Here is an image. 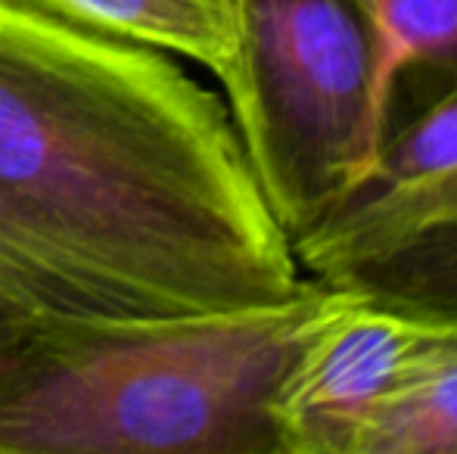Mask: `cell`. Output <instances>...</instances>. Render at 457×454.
Masks as SVG:
<instances>
[{
    "label": "cell",
    "mask_w": 457,
    "mask_h": 454,
    "mask_svg": "<svg viewBox=\"0 0 457 454\" xmlns=\"http://www.w3.org/2000/svg\"><path fill=\"white\" fill-rule=\"evenodd\" d=\"M0 202L128 318L305 286L230 112L156 47L0 0Z\"/></svg>",
    "instance_id": "cell-1"
},
{
    "label": "cell",
    "mask_w": 457,
    "mask_h": 454,
    "mask_svg": "<svg viewBox=\"0 0 457 454\" xmlns=\"http://www.w3.org/2000/svg\"><path fill=\"white\" fill-rule=\"evenodd\" d=\"M337 290L178 318L41 315L0 367V454H283L280 405Z\"/></svg>",
    "instance_id": "cell-2"
},
{
    "label": "cell",
    "mask_w": 457,
    "mask_h": 454,
    "mask_svg": "<svg viewBox=\"0 0 457 454\" xmlns=\"http://www.w3.org/2000/svg\"><path fill=\"white\" fill-rule=\"evenodd\" d=\"M230 121L289 246L361 190L383 137L392 44L367 0H230Z\"/></svg>",
    "instance_id": "cell-3"
},
{
    "label": "cell",
    "mask_w": 457,
    "mask_h": 454,
    "mask_svg": "<svg viewBox=\"0 0 457 454\" xmlns=\"http://www.w3.org/2000/svg\"><path fill=\"white\" fill-rule=\"evenodd\" d=\"M436 334L337 290L283 392V454H352L358 430L408 383Z\"/></svg>",
    "instance_id": "cell-4"
},
{
    "label": "cell",
    "mask_w": 457,
    "mask_h": 454,
    "mask_svg": "<svg viewBox=\"0 0 457 454\" xmlns=\"http://www.w3.org/2000/svg\"><path fill=\"white\" fill-rule=\"evenodd\" d=\"M314 280L423 327L457 330V206L392 227L299 243Z\"/></svg>",
    "instance_id": "cell-5"
},
{
    "label": "cell",
    "mask_w": 457,
    "mask_h": 454,
    "mask_svg": "<svg viewBox=\"0 0 457 454\" xmlns=\"http://www.w3.org/2000/svg\"><path fill=\"white\" fill-rule=\"evenodd\" d=\"M100 35L146 44L205 66L218 81L234 66L230 0H22Z\"/></svg>",
    "instance_id": "cell-6"
},
{
    "label": "cell",
    "mask_w": 457,
    "mask_h": 454,
    "mask_svg": "<svg viewBox=\"0 0 457 454\" xmlns=\"http://www.w3.org/2000/svg\"><path fill=\"white\" fill-rule=\"evenodd\" d=\"M352 454H457V330H439L402 389L358 430Z\"/></svg>",
    "instance_id": "cell-7"
},
{
    "label": "cell",
    "mask_w": 457,
    "mask_h": 454,
    "mask_svg": "<svg viewBox=\"0 0 457 454\" xmlns=\"http://www.w3.org/2000/svg\"><path fill=\"white\" fill-rule=\"evenodd\" d=\"M392 44L383 128L457 85V0H367Z\"/></svg>",
    "instance_id": "cell-8"
},
{
    "label": "cell",
    "mask_w": 457,
    "mask_h": 454,
    "mask_svg": "<svg viewBox=\"0 0 457 454\" xmlns=\"http://www.w3.org/2000/svg\"><path fill=\"white\" fill-rule=\"evenodd\" d=\"M0 290L37 315L128 318L109 293L37 240L0 202Z\"/></svg>",
    "instance_id": "cell-9"
},
{
    "label": "cell",
    "mask_w": 457,
    "mask_h": 454,
    "mask_svg": "<svg viewBox=\"0 0 457 454\" xmlns=\"http://www.w3.org/2000/svg\"><path fill=\"white\" fill-rule=\"evenodd\" d=\"M448 171H457V85L439 91L427 103L402 112L383 128L370 175L364 177L361 190L343 209V215L392 194V190L433 181Z\"/></svg>",
    "instance_id": "cell-10"
},
{
    "label": "cell",
    "mask_w": 457,
    "mask_h": 454,
    "mask_svg": "<svg viewBox=\"0 0 457 454\" xmlns=\"http://www.w3.org/2000/svg\"><path fill=\"white\" fill-rule=\"evenodd\" d=\"M445 206H457V171H448V175L433 177V181H420V184H411V187L392 190V194L379 196V200L367 202L361 209H352L343 219L327 225L320 234H314L312 240L392 227L398 221L417 219V215L436 212V209H445ZM312 240H302V243H312Z\"/></svg>",
    "instance_id": "cell-11"
},
{
    "label": "cell",
    "mask_w": 457,
    "mask_h": 454,
    "mask_svg": "<svg viewBox=\"0 0 457 454\" xmlns=\"http://www.w3.org/2000/svg\"><path fill=\"white\" fill-rule=\"evenodd\" d=\"M37 318H41L37 311L25 309L10 293L0 290V367L22 349V343L29 340Z\"/></svg>",
    "instance_id": "cell-12"
}]
</instances>
